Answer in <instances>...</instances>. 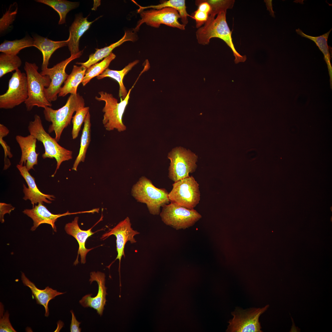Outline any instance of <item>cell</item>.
I'll list each match as a JSON object with an SVG mask.
<instances>
[{"mask_svg": "<svg viewBox=\"0 0 332 332\" xmlns=\"http://www.w3.org/2000/svg\"><path fill=\"white\" fill-rule=\"evenodd\" d=\"M72 314V319L70 325V331L71 332H80L81 329L79 328L81 322H78L76 319V317L72 310L70 311Z\"/></svg>", "mask_w": 332, "mask_h": 332, "instance_id": "cell-39", "label": "cell"}, {"mask_svg": "<svg viewBox=\"0 0 332 332\" xmlns=\"http://www.w3.org/2000/svg\"><path fill=\"white\" fill-rule=\"evenodd\" d=\"M28 129L30 134L43 144L45 149L44 153L42 156L43 158H54L56 160V168L51 176L53 177L62 162L72 159V152L61 146L55 138H52L45 131L39 115H34V120L30 122Z\"/></svg>", "mask_w": 332, "mask_h": 332, "instance_id": "cell-4", "label": "cell"}, {"mask_svg": "<svg viewBox=\"0 0 332 332\" xmlns=\"http://www.w3.org/2000/svg\"><path fill=\"white\" fill-rule=\"evenodd\" d=\"M135 32L127 31L125 32L123 37L117 42L110 45L101 49H97L95 52L90 55L88 60L85 62H77L76 64L83 66L87 69L97 63L104 58L108 57L112 50L124 42L127 41H134L136 38Z\"/></svg>", "mask_w": 332, "mask_h": 332, "instance_id": "cell-23", "label": "cell"}, {"mask_svg": "<svg viewBox=\"0 0 332 332\" xmlns=\"http://www.w3.org/2000/svg\"><path fill=\"white\" fill-rule=\"evenodd\" d=\"M24 69L26 76L28 97L25 102L28 111L35 106L44 108L51 107L52 104L46 98L44 89L49 85L51 80L49 77L43 75L38 72V67L34 63L25 62Z\"/></svg>", "mask_w": 332, "mask_h": 332, "instance_id": "cell-3", "label": "cell"}, {"mask_svg": "<svg viewBox=\"0 0 332 332\" xmlns=\"http://www.w3.org/2000/svg\"><path fill=\"white\" fill-rule=\"evenodd\" d=\"M227 9L220 10L217 14L210 11L204 26L198 28L196 32L198 43L201 45L208 44L210 39L217 38L223 40L232 50L235 59V62L237 64L244 62L247 59L246 55L242 56L235 49L232 42V32L229 29L226 20Z\"/></svg>", "mask_w": 332, "mask_h": 332, "instance_id": "cell-1", "label": "cell"}, {"mask_svg": "<svg viewBox=\"0 0 332 332\" xmlns=\"http://www.w3.org/2000/svg\"><path fill=\"white\" fill-rule=\"evenodd\" d=\"M87 17L84 18L80 15L77 16L69 27V35L67 45L71 55L78 53L79 41L81 36L88 30L91 24L96 20L89 22Z\"/></svg>", "mask_w": 332, "mask_h": 332, "instance_id": "cell-21", "label": "cell"}, {"mask_svg": "<svg viewBox=\"0 0 332 332\" xmlns=\"http://www.w3.org/2000/svg\"><path fill=\"white\" fill-rule=\"evenodd\" d=\"M168 193L164 188H159L145 176L141 177L132 187L131 194L138 201L145 204L150 213L158 215L160 209L170 202Z\"/></svg>", "mask_w": 332, "mask_h": 332, "instance_id": "cell-5", "label": "cell"}, {"mask_svg": "<svg viewBox=\"0 0 332 332\" xmlns=\"http://www.w3.org/2000/svg\"><path fill=\"white\" fill-rule=\"evenodd\" d=\"M168 193L171 203L189 209H193L199 203L200 193L199 184L192 176L174 182Z\"/></svg>", "mask_w": 332, "mask_h": 332, "instance_id": "cell-7", "label": "cell"}, {"mask_svg": "<svg viewBox=\"0 0 332 332\" xmlns=\"http://www.w3.org/2000/svg\"><path fill=\"white\" fill-rule=\"evenodd\" d=\"M268 307L267 305L262 308H253L245 310L236 308L231 313L233 318L229 321L227 331L262 332L259 317Z\"/></svg>", "mask_w": 332, "mask_h": 332, "instance_id": "cell-11", "label": "cell"}, {"mask_svg": "<svg viewBox=\"0 0 332 332\" xmlns=\"http://www.w3.org/2000/svg\"><path fill=\"white\" fill-rule=\"evenodd\" d=\"M22 64L21 59L17 55L2 53L0 55V77L19 69Z\"/></svg>", "mask_w": 332, "mask_h": 332, "instance_id": "cell-32", "label": "cell"}, {"mask_svg": "<svg viewBox=\"0 0 332 332\" xmlns=\"http://www.w3.org/2000/svg\"><path fill=\"white\" fill-rule=\"evenodd\" d=\"M28 97L26 76L19 69L13 73L9 80L8 89L0 95V108L12 109L23 102Z\"/></svg>", "mask_w": 332, "mask_h": 332, "instance_id": "cell-10", "label": "cell"}, {"mask_svg": "<svg viewBox=\"0 0 332 332\" xmlns=\"http://www.w3.org/2000/svg\"><path fill=\"white\" fill-rule=\"evenodd\" d=\"M139 232L134 230L131 227V224L128 217L119 223L115 227L110 229L104 234L101 238L102 240L106 239L112 235L115 236L116 238V247L117 252V257L115 260L109 266L107 267L109 269L111 265L117 259L119 260V272L120 276V285H121L120 267L121 262L122 256H125L124 248L126 243L129 241L131 243L136 242L134 238V236L139 234Z\"/></svg>", "mask_w": 332, "mask_h": 332, "instance_id": "cell-14", "label": "cell"}, {"mask_svg": "<svg viewBox=\"0 0 332 332\" xmlns=\"http://www.w3.org/2000/svg\"><path fill=\"white\" fill-rule=\"evenodd\" d=\"M332 29L327 33L318 37H313L307 35L299 29L296 30L297 33L302 37L306 38L314 41L324 54V58L327 65L330 75L331 77L332 66L330 62V57L327 45L329 35Z\"/></svg>", "mask_w": 332, "mask_h": 332, "instance_id": "cell-30", "label": "cell"}, {"mask_svg": "<svg viewBox=\"0 0 332 332\" xmlns=\"http://www.w3.org/2000/svg\"><path fill=\"white\" fill-rule=\"evenodd\" d=\"M133 2L139 6V8L137 10V12L139 13L145 9L148 8L159 10L168 7L173 8L178 12L183 24L185 26L188 22V17L189 16L192 18V16L189 15L187 12L185 1L184 0H169L164 1L157 5L146 6H140L135 1H133Z\"/></svg>", "mask_w": 332, "mask_h": 332, "instance_id": "cell-27", "label": "cell"}, {"mask_svg": "<svg viewBox=\"0 0 332 332\" xmlns=\"http://www.w3.org/2000/svg\"><path fill=\"white\" fill-rule=\"evenodd\" d=\"M196 4L198 7L192 17L195 20L196 27L198 29L207 21L211 8L206 0L196 1Z\"/></svg>", "mask_w": 332, "mask_h": 332, "instance_id": "cell-33", "label": "cell"}, {"mask_svg": "<svg viewBox=\"0 0 332 332\" xmlns=\"http://www.w3.org/2000/svg\"><path fill=\"white\" fill-rule=\"evenodd\" d=\"M15 139L21 151L19 164L25 165L29 171L34 169V166L38 164L39 154L36 152L37 139L30 134L26 136L17 135Z\"/></svg>", "mask_w": 332, "mask_h": 332, "instance_id": "cell-18", "label": "cell"}, {"mask_svg": "<svg viewBox=\"0 0 332 332\" xmlns=\"http://www.w3.org/2000/svg\"><path fill=\"white\" fill-rule=\"evenodd\" d=\"M87 68L81 65H74L71 73L65 81L58 94L59 97H64L69 93L76 95L77 88L81 83L85 76Z\"/></svg>", "mask_w": 332, "mask_h": 332, "instance_id": "cell-24", "label": "cell"}, {"mask_svg": "<svg viewBox=\"0 0 332 332\" xmlns=\"http://www.w3.org/2000/svg\"><path fill=\"white\" fill-rule=\"evenodd\" d=\"M89 109L88 107L82 108L77 111L75 115L73 117L72 135L73 139H76L78 136L81 125L89 112Z\"/></svg>", "mask_w": 332, "mask_h": 332, "instance_id": "cell-34", "label": "cell"}, {"mask_svg": "<svg viewBox=\"0 0 332 332\" xmlns=\"http://www.w3.org/2000/svg\"><path fill=\"white\" fill-rule=\"evenodd\" d=\"M33 38L34 47L39 49L42 54V70L48 68L49 59L54 52L60 48L67 45L68 41V39L53 41L38 35L33 36Z\"/></svg>", "mask_w": 332, "mask_h": 332, "instance_id": "cell-22", "label": "cell"}, {"mask_svg": "<svg viewBox=\"0 0 332 332\" xmlns=\"http://www.w3.org/2000/svg\"><path fill=\"white\" fill-rule=\"evenodd\" d=\"M85 105L83 97L77 93L71 94L65 105L58 109L55 110L49 106L44 108L45 119L51 123L48 129L49 133L54 132L55 139L58 142L64 129L70 124L73 113L85 107Z\"/></svg>", "mask_w": 332, "mask_h": 332, "instance_id": "cell-2", "label": "cell"}, {"mask_svg": "<svg viewBox=\"0 0 332 332\" xmlns=\"http://www.w3.org/2000/svg\"><path fill=\"white\" fill-rule=\"evenodd\" d=\"M82 53L83 51H80L77 54L71 55L69 57L53 67L47 68L42 70L40 73L43 75L49 76L51 80L49 85L45 89L44 91L46 98L50 102L57 100L61 86L69 76L65 72L67 65L73 60L79 57Z\"/></svg>", "mask_w": 332, "mask_h": 332, "instance_id": "cell-13", "label": "cell"}, {"mask_svg": "<svg viewBox=\"0 0 332 332\" xmlns=\"http://www.w3.org/2000/svg\"><path fill=\"white\" fill-rule=\"evenodd\" d=\"M9 133V130L4 125L0 124V143L4 151V170L8 169L11 165V163L8 158H12L13 155L10 152V146L3 139V137L6 136Z\"/></svg>", "mask_w": 332, "mask_h": 332, "instance_id": "cell-36", "label": "cell"}, {"mask_svg": "<svg viewBox=\"0 0 332 332\" xmlns=\"http://www.w3.org/2000/svg\"><path fill=\"white\" fill-rule=\"evenodd\" d=\"M84 126L81 139L80 147L79 152L73 164L72 169L77 171L79 164L84 162L85 158L87 149L91 141L90 115L89 112L87 113L84 121Z\"/></svg>", "mask_w": 332, "mask_h": 332, "instance_id": "cell-26", "label": "cell"}, {"mask_svg": "<svg viewBox=\"0 0 332 332\" xmlns=\"http://www.w3.org/2000/svg\"><path fill=\"white\" fill-rule=\"evenodd\" d=\"M96 281L98 285V291L96 296L91 297L92 294H87L79 301L80 303L84 307H90L96 310L97 314L101 316L106 300L107 288L105 286V275L99 271L90 273L89 281L90 284Z\"/></svg>", "mask_w": 332, "mask_h": 332, "instance_id": "cell-15", "label": "cell"}, {"mask_svg": "<svg viewBox=\"0 0 332 332\" xmlns=\"http://www.w3.org/2000/svg\"><path fill=\"white\" fill-rule=\"evenodd\" d=\"M16 167L20 174L26 180L28 187L27 188L23 184V192L25 194L23 199L30 200L34 207L35 204L43 202L50 204L51 201L54 200L55 197L53 195L45 194L42 192L38 189L35 181L34 178L29 172L25 165L17 164Z\"/></svg>", "mask_w": 332, "mask_h": 332, "instance_id": "cell-17", "label": "cell"}, {"mask_svg": "<svg viewBox=\"0 0 332 332\" xmlns=\"http://www.w3.org/2000/svg\"><path fill=\"white\" fill-rule=\"evenodd\" d=\"M43 203H39L31 209H26L23 212L30 217L33 220V225L31 230L34 231L41 224L47 223L50 225L53 231H56L55 223L57 219L62 216L85 213H90L91 211L69 213L68 211L62 214H54L52 213Z\"/></svg>", "mask_w": 332, "mask_h": 332, "instance_id": "cell-16", "label": "cell"}, {"mask_svg": "<svg viewBox=\"0 0 332 332\" xmlns=\"http://www.w3.org/2000/svg\"><path fill=\"white\" fill-rule=\"evenodd\" d=\"M133 86L129 90L125 98L119 103L113 95L103 91L99 92L100 97H95L97 100L105 102L102 109L104 113L102 123L107 130L110 131L115 129L121 132L126 130V127L123 122L122 118Z\"/></svg>", "mask_w": 332, "mask_h": 332, "instance_id": "cell-6", "label": "cell"}, {"mask_svg": "<svg viewBox=\"0 0 332 332\" xmlns=\"http://www.w3.org/2000/svg\"><path fill=\"white\" fill-rule=\"evenodd\" d=\"M168 157L170 160L168 177L174 182L188 177L197 168V156L182 148L173 149Z\"/></svg>", "mask_w": 332, "mask_h": 332, "instance_id": "cell-8", "label": "cell"}, {"mask_svg": "<svg viewBox=\"0 0 332 332\" xmlns=\"http://www.w3.org/2000/svg\"><path fill=\"white\" fill-rule=\"evenodd\" d=\"M78 217H76L72 222L66 224L65 227L66 232L68 234L73 237L77 240L79 244L77 257L74 263V264L75 265L78 263V258L79 254L81 256V263L85 264V263L87 254L93 248H86L85 246V242L88 238L95 233L91 231V229L93 227L86 231L81 229L78 224Z\"/></svg>", "mask_w": 332, "mask_h": 332, "instance_id": "cell-19", "label": "cell"}, {"mask_svg": "<svg viewBox=\"0 0 332 332\" xmlns=\"http://www.w3.org/2000/svg\"><path fill=\"white\" fill-rule=\"evenodd\" d=\"M116 57L115 55L111 53L102 61L92 65L87 69L82 84L85 86L91 79L101 74L108 67L111 62Z\"/></svg>", "mask_w": 332, "mask_h": 332, "instance_id": "cell-31", "label": "cell"}, {"mask_svg": "<svg viewBox=\"0 0 332 332\" xmlns=\"http://www.w3.org/2000/svg\"><path fill=\"white\" fill-rule=\"evenodd\" d=\"M36 2L46 5L54 9L58 14L60 19L58 24L65 23L66 14L71 10L76 8L79 4L64 0H36Z\"/></svg>", "mask_w": 332, "mask_h": 332, "instance_id": "cell-28", "label": "cell"}, {"mask_svg": "<svg viewBox=\"0 0 332 332\" xmlns=\"http://www.w3.org/2000/svg\"><path fill=\"white\" fill-rule=\"evenodd\" d=\"M18 6L16 2L11 4L0 19V32L2 33L9 27L14 21L17 14Z\"/></svg>", "mask_w": 332, "mask_h": 332, "instance_id": "cell-35", "label": "cell"}, {"mask_svg": "<svg viewBox=\"0 0 332 332\" xmlns=\"http://www.w3.org/2000/svg\"><path fill=\"white\" fill-rule=\"evenodd\" d=\"M15 208L10 204L5 203H0V219L2 223L4 222V216L6 213L10 214L11 211L14 210Z\"/></svg>", "mask_w": 332, "mask_h": 332, "instance_id": "cell-38", "label": "cell"}, {"mask_svg": "<svg viewBox=\"0 0 332 332\" xmlns=\"http://www.w3.org/2000/svg\"><path fill=\"white\" fill-rule=\"evenodd\" d=\"M160 214L165 224L176 230L192 226L202 218L194 209H189L171 203L164 206Z\"/></svg>", "mask_w": 332, "mask_h": 332, "instance_id": "cell-9", "label": "cell"}, {"mask_svg": "<svg viewBox=\"0 0 332 332\" xmlns=\"http://www.w3.org/2000/svg\"><path fill=\"white\" fill-rule=\"evenodd\" d=\"M0 332H15L16 331L12 327L9 320V314L6 311L4 314V308L2 304L0 303Z\"/></svg>", "mask_w": 332, "mask_h": 332, "instance_id": "cell-37", "label": "cell"}, {"mask_svg": "<svg viewBox=\"0 0 332 332\" xmlns=\"http://www.w3.org/2000/svg\"><path fill=\"white\" fill-rule=\"evenodd\" d=\"M21 280L23 284L31 290L33 297L35 298L38 304L42 305L45 310V315L47 317L49 314L48 304L50 300L56 296L62 294L65 292H61L47 286L44 290L38 288L31 281L25 276L24 273L22 272Z\"/></svg>", "mask_w": 332, "mask_h": 332, "instance_id": "cell-20", "label": "cell"}, {"mask_svg": "<svg viewBox=\"0 0 332 332\" xmlns=\"http://www.w3.org/2000/svg\"><path fill=\"white\" fill-rule=\"evenodd\" d=\"M34 44L33 38L28 36L19 40H5L0 45V52L8 54L17 55L22 49L34 46Z\"/></svg>", "mask_w": 332, "mask_h": 332, "instance_id": "cell-29", "label": "cell"}, {"mask_svg": "<svg viewBox=\"0 0 332 332\" xmlns=\"http://www.w3.org/2000/svg\"><path fill=\"white\" fill-rule=\"evenodd\" d=\"M139 62V60H136L130 63L123 69L119 71L112 70L107 68L101 74L97 76V78L100 80L108 77L116 80L119 85V97L121 98V100H123L128 93L123 84L124 77Z\"/></svg>", "mask_w": 332, "mask_h": 332, "instance_id": "cell-25", "label": "cell"}, {"mask_svg": "<svg viewBox=\"0 0 332 332\" xmlns=\"http://www.w3.org/2000/svg\"><path fill=\"white\" fill-rule=\"evenodd\" d=\"M100 5V1L94 0V4L93 7L92 8V10H95Z\"/></svg>", "mask_w": 332, "mask_h": 332, "instance_id": "cell-40", "label": "cell"}, {"mask_svg": "<svg viewBox=\"0 0 332 332\" xmlns=\"http://www.w3.org/2000/svg\"><path fill=\"white\" fill-rule=\"evenodd\" d=\"M140 13L141 19L134 30V32L137 31L141 25L144 23L155 28H158L161 24H163L181 30L185 29V26L178 21L179 18H180L178 12L173 8L168 7L159 10L152 9Z\"/></svg>", "mask_w": 332, "mask_h": 332, "instance_id": "cell-12", "label": "cell"}]
</instances>
